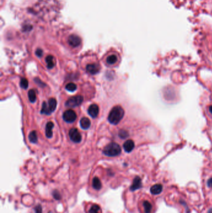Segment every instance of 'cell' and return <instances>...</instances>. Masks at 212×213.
<instances>
[{
    "mask_svg": "<svg viewBox=\"0 0 212 213\" xmlns=\"http://www.w3.org/2000/svg\"><path fill=\"white\" fill-rule=\"evenodd\" d=\"M124 111L121 106H116L113 108L108 115V121L113 125H117L124 117Z\"/></svg>",
    "mask_w": 212,
    "mask_h": 213,
    "instance_id": "cell-1",
    "label": "cell"
},
{
    "mask_svg": "<svg viewBox=\"0 0 212 213\" xmlns=\"http://www.w3.org/2000/svg\"><path fill=\"white\" fill-rule=\"evenodd\" d=\"M122 149H121L120 146L116 143H111L108 144L107 147L103 149V153L108 156H116L119 155Z\"/></svg>",
    "mask_w": 212,
    "mask_h": 213,
    "instance_id": "cell-2",
    "label": "cell"
},
{
    "mask_svg": "<svg viewBox=\"0 0 212 213\" xmlns=\"http://www.w3.org/2000/svg\"><path fill=\"white\" fill-rule=\"evenodd\" d=\"M83 100H84V97L81 95H76L71 97L69 100H68L65 105L68 107H70V108H74L75 107H77L82 103Z\"/></svg>",
    "mask_w": 212,
    "mask_h": 213,
    "instance_id": "cell-3",
    "label": "cell"
},
{
    "mask_svg": "<svg viewBox=\"0 0 212 213\" xmlns=\"http://www.w3.org/2000/svg\"><path fill=\"white\" fill-rule=\"evenodd\" d=\"M63 120L67 123H72L76 120L77 114L72 110H68L63 114Z\"/></svg>",
    "mask_w": 212,
    "mask_h": 213,
    "instance_id": "cell-4",
    "label": "cell"
},
{
    "mask_svg": "<svg viewBox=\"0 0 212 213\" xmlns=\"http://www.w3.org/2000/svg\"><path fill=\"white\" fill-rule=\"evenodd\" d=\"M70 140L75 143H80L82 140V136L77 128H72L69 132Z\"/></svg>",
    "mask_w": 212,
    "mask_h": 213,
    "instance_id": "cell-5",
    "label": "cell"
},
{
    "mask_svg": "<svg viewBox=\"0 0 212 213\" xmlns=\"http://www.w3.org/2000/svg\"><path fill=\"white\" fill-rule=\"evenodd\" d=\"M81 39L80 37L78 36L77 35L75 34H72L69 37V39H68V42H69V44L72 47H78V46H80V44H81Z\"/></svg>",
    "mask_w": 212,
    "mask_h": 213,
    "instance_id": "cell-6",
    "label": "cell"
},
{
    "mask_svg": "<svg viewBox=\"0 0 212 213\" xmlns=\"http://www.w3.org/2000/svg\"><path fill=\"white\" fill-rule=\"evenodd\" d=\"M88 114L92 118H95L99 113V107L97 104H92L89 107L88 109Z\"/></svg>",
    "mask_w": 212,
    "mask_h": 213,
    "instance_id": "cell-7",
    "label": "cell"
},
{
    "mask_svg": "<svg viewBox=\"0 0 212 213\" xmlns=\"http://www.w3.org/2000/svg\"><path fill=\"white\" fill-rule=\"evenodd\" d=\"M86 70L91 74H96L100 70V66L97 64H91L87 65Z\"/></svg>",
    "mask_w": 212,
    "mask_h": 213,
    "instance_id": "cell-8",
    "label": "cell"
},
{
    "mask_svg": "<svg viewBox=\"0 0 212 213\" xmlns=\"http://www.w3.org/2000/svg\"><path fill=\"white\" fill-rule=\"evenodd\" d=\"M142 186V183H141V179L139 177L136 176L132 182V185L130 187V190L132 191L137 190L139 189Z\"/></svg>",
    "mask_w": 212,
    "mask_h": 213,
    "instance_id": "cell-9",
    "label": "cell"
},
{
    "mask_svg": "<svg viewBox=\"0 0 212 213\" xmlns=\"http://www.w3.org/2000/svg\"><path fill=\"white\" fill-rule=\"evenodd\" d=\"M123 148L125 151L130 153L134 148V142L132 140H128L123 144Z\"/></svg>",
    "mask_w": 212,
    "mask_h": 213,
    "instance_id": "cell-10",
    "label": "cell"
},
{
    "mask_svg": "<svg viewBox=\"0 0 212 213\" xmlns=\"http://www.w3.org/2000/svg\"><path fill=\"white\" fill-rule=\"evenodd\" d=\"M54 123L52 122H49L47 123L46 127H45V135L49 138H52V129L54 128Z\"/></svg>",
    "mask_w": 212,
    "mask_h": 213,
    "instance_id": "cell-11",
    "label": "cell"
},
{
    "mask_svg": "<svg viewBox=\"0 0 212 213\" xmlns=\"http://www.w3.org/2000/svg\"><path fill=\"white\" fill-rule=\"evenodd\" d=\"M90 125H91V122L88 118L84 117L81 119L80 126L83 129H84V130L88 129L90 128Z\"/></svg>",
    "mask_w": 212,
    "mask_h": 213,
    "instance_id": "cell-12",
    "label": "cell"
},
{
    "mask_svg": "<svg viewBox=\"0 0 212 213\" xmlns=\"http://www.w3.org/2000/svg\"><path fill=\"white\" fill-rule=\"evenodd\" d=\"M162 190V186L161 184H157L153 186L150 189L151 193L153 194H160Z\"/></svg>",
    "mask_w": 212,
    "mask_h": 213,
    "instance_id": "cell-13",
    "label": "cell"
},
{
    "mask_svg": "<svg viewBox=\"0 0 212 213\" xmlns=\"http://www.w3.org/2000/svg\"><path fill=\"white\" fill-rule=\"evenodd\" d=\"M47 105H48L49 110H50V112H51V113H52V112H53L55 110L56 107H57L56 100L54 98L50 99L49 100V102H48Z\"/></svg>",
    "mask_w": 212,
    "mask_h": 213,
    "instance_id": "cell-14",
    "label": "cell"
},
{
    "mask_svg": "<svg viewBox=\"0 0 212 213\" xmlns=\"http://www.w3.org/2000/svg\"><path fill=\"white\" fill-rule=\"evenodd\" d=\"M92 186L93 188L96 190H100L101 188V183L100 179L98 177H95L92 181Z\"/></svg>",
    "mask_w": 212,
    "mask_h": 213,
    "instance_id": "cell-15",
    "label": "cell"
},
{
    "mask_svg": "<svg viewBox=\"0 0 212 213\" xmlns=\"http://www.w3.org/2000/svg\"><path fill=\"white\" fill-rule=\"evenodd\" d=\"M144 211L145 213H151L153 209V206L148 201H144L142 203Z\"/></svg>",
    "mask_w": 212,
    "mask_h": 213,
    "instance_id": "cell-16",
    "label": "cell"
},
{
    "mask_svg": "<svg viewBox=\"0 0 212 213\" xmlns=\"http://www.w3.org/2000/svg\"><path fill=\"white\" fill-rule=\"evenodd\" d=\"M45 61H46L47 67L49 69H52L54 67L55 65L54 58L52 55L47 56V57L45 58Z\"/></svg>",
    "mask_w": 212,
    "mask_h": 213,
    "instance_id": "cell-17",
    "label": "cell"
},
{
    "mask_svg": "<svg viewBox=\"0 0 212 213\" xmlns=\"http://www.w3.org/2000/svg\"><path fill=\"white\" fill-rule=\"evenodd\" d=\"M29 140L32 143H36L37 141V135L36 131H32L29 135Z\"/></svg>",
    "mask_w": 212,
    "mask_h": 213,
    "instance_id": "cell-18",
    "label": "cell"
},
{
    "mask_svg": "<svg viewBox=\"0 0 212 213\" xmlns=\"http://www.w3.org/2000/svg\"><path fill=\"white\" fill-rule=\"evenodd\" d=\"M28 97H29V100L30 102L32 103L36 102V92L34 90H33V89L30 90L28 93Z\"/></svg>",
    "mask_w": 212,
    "mask_h": 213,
    "instance_id": "cell-19",
    "label": "cell"
},
{
    "mask_svg": "<svg viewBox=\"0 0 212 213\" xmlns=\"http://www.w3.org/2000/svg\"><path fill=\"white\" fill-rule=\"evenodd\" d=\"M101 209L100 207L98 204H93L91 206L89 213H101Z\"/></svg>",
    "mask_w": 212,
    "mask_h": 213,
    "instance_id": "cell-20",
    "label": "cell"
},
{
    "mask_svg": "<svg viewBox=\"0 0 212 213\" xmlns=\"http://www.w3.org/2000/svg\"><path fill=\"white\" fill-rule=\"evenodd\" d=\"M41 114H45V115H50L51 113L50 110L49 109V107L46 102H44L42 105V109H41Z\"/></svg>",
    "mask_w": 212,
    "mask_h": 213,
    "instance_id": "cell-21",
    "label": "cell"
},
{
    "mask_svg": "<svg viewBox=\"0 0 212 213\" xmlns=\"http://www.w3.org/2000/svg\"><path fill=\"white\" fill-rule=\"evenodd\" d=\"M117 60H118V58H117L116 56L115 55H111L108 56L107 59V61L108 64H114L116 62Z\"/></svg>",
    "mask_w": 212,
    "mask_h": 213,
    "instance_id": "cell-22",
    "label": "cell"
},
{
    "mask_svg": "<svg viewBox=\"0 0 212 213\" xmlns=\"http://www.w3.org/2000/svg\"><path fill=\"white\" fill-rule=\"evenodd\" d=\"M65 89L69 92H74L75 91H76L77 85H75L74 83H69L68 84H67Z\"/></svg>",
    "mask_w": 212,
    "mask_h": 213,
    "instance_id": "cell-23",
    "label": "cell"
},
{
    "mask_svg": "<svg viewBox=\"0 0 212 213\" xmlns=\"http://www.w3.org/2000/svg\"><path fill=\"white\" fill-rule=\"evenodd\" d=\"M20 85L22 89H26L28 87V80L26 79V78H21L20 82Z\"/></svg>",
    "mask_w": 212,
    "mask_h": 213,
    "instance_id": "cell-24",
    "label": "cell"
},
{
    "mask_svg": "<svg viewBox=\"0 0 212 213\" xmlns=\"http://www.w3.org/2000/svg\"><path fill=\"white\" fill-rule=\"evenodd\" d=\"M119 136L122 138H126L128 137V133L125 130H120L119 132Z\"/></svg>",
    "mask_w": 212,
    "mask_h": 213,
    "instance_id": "cell-25",
    "label": "cell"
},
{
    "mask_svg": "<svg viewBox=\"0 0 212 213\" xmlns=\"http://www.w3.org/2000/svg\"><path fill=\"white\" fill-rule=\"evenodd\" d=\"M207 112L208 115L212 117V103L208 105L207 107Z\"/></svg>",
    "mask_w": 212,
    "mask_h": 213,
    "instance_id": "cell-26",
    "label": "cell"
},
{
    "mask_svg": "<svg viewBox=\"0 0 212 213\" xmlns=\"http://www.w3.org/2000/svg\"><path fill=\"white\" fill-rule=\"evenodd\" d=\"M52 195L53 196H54V197L55 198V199L57 200H59L60 199V193L57 191H54L52 193Z\"/></svg>",
    "mask_w": 212,
    "mask_h": 213,
    "instance_id": "cell-27",
    "label": "cell"
},
{
    "mask_svg": "<svg viewBox=\"0 0 212 213\" xmlns=\"http://www.w3.org/2000/svg\"><path fill=\"white\" fill-rule=\"evenodd\" d=\"M35 213H43L42 207L41 205H38L35 208Z\"/></svg>",
    "mask_w": 212,
    "mask_h": 213,
    "instance_id": "cell-28",
    "label": "cell"
},
{
    "mask_svg": "<svg viewBox=\"0 0 212 213\" xmlns=\"http://www.w3.org/2000/svg\"><path fill=\"white\" fill-rule=\"evenodd\" d=\"M36 54L38 56V57H41V56L43 55V51L42 49H37L36 51Z\"/></svg>",
    "mask_w": 212,
    "mask_h": 213,
    "instance_id": "cell-29",
    "label": "cell"
},
{
    "mask_svg": "<svg viewBox=\"0 0 212 213\" xmlns=\"http://www.w3.org/2000/svg\"><path fill=\"white\" fill-rule=\"evenodd\" d=\"M207 185L209 188H212V178L209 179L207 181Z\"/></svg>",
    "mask_w": 212,
    "mask_h": 213,
    "instance_id": "cell-30",
    "label": "cell"
},
{
    "mask_svg": "<svg viewBox=\"0 0 212 213\" xmlns=\"http://www.w3.org/2000/svg\"><path fill=\"white\" fill-rule=\"evenodd\" d=\"M208 213H212V209H210V210L208 211Z\"/></svg>",
    "mask_w": 212,
    "mask_h": 213,
    "instance_id": "cell-31",
    "label": "cell"
}]
</instances>
